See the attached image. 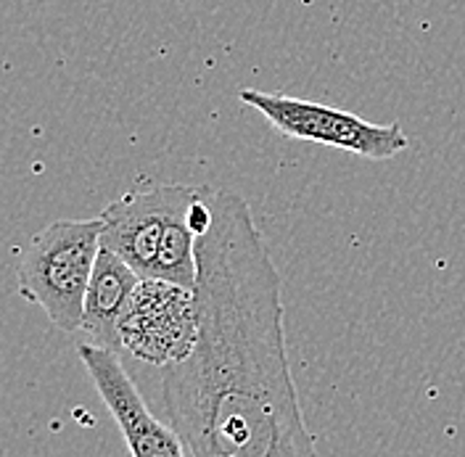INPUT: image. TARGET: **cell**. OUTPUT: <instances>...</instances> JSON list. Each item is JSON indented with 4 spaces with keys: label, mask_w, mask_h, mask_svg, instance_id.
Wrapping results in <instances>:
<instances>
[{
    "label": "cell",
    "mask_w": 465,
    "mask_h": 457,
    "mask_svg": "<svg viewBox=\"0 0 465 457\" xmlns=\"http://www.w3.org/2000/svg\"><path fill=\"white\" fill-rule=\"evenodd\" d=\"M209 209L196 343L162 368L167 418L193 457H318L291 375L281 273L238 194L212 188Z\"/></svg>",
    "instance_id": "cell-1"
},
{
    "label": "cell",
    "mask_w": 465,
    "mask_h": 457,
    "mask_svg": "<svg viewBox=\"0 0 465 457\" xmlns=\"http://www.w3.org/2000/svg\"><path fill=\"white\" fill-rule=\"evenodd\" d=\"M203 185H156L127 191L101 212V246L122 257L143 281L196 286V233L191 209Z\"/></svg>",
    "instance_id": "cell-2"
},
{
    "label": "cell",
    "mask_w": 465,
    "mask_h": 457,
    "mask_svg": "<svg viewBox=\"0 0 465 457\" xmlns=\"http://www.w3.org/2000/svg\"><path fill=\"white\" fill-rule=\"evenodd\" d=\"M101 217L56 220L43 228L19 257V293L35 302L64 333L83 328V307L101 252Z\"/></svg>",
    "instance_id": "cell-3"
},
{
    "label": "cell",
    "mask_w": 465,
    "mask_h": 457,
    "mask_svg": "<svg viewBox=\"0 0 465 457\" xmlns=\"http://www.w3.org/2000/svg\"><path fill=\"white\" fill-rule=\"evenodd\" d=\"M238 98L249 109L260 112L272 124L275 133H281L291 141L339 148V151H347L362 159H373V162L394 159L397 154L410 148V138L397 122L373 124L362 116L336 109V106L293 98L283 93H264L254 87L241 90Z\"/></svg>",
    "instance_id": "cell-4"
},
{
    "label": "cell",
    "mask_w": 465,
    "mask_h": 457,
    "mask_svg": "<svg viewBox=\"0 0 465 457\" xmlns=\"http://www.w3.org/2000/svg\"><path fill=\"white\" fill-rule=\"evenodd\" d=\"M196 333L199 313L193 291L167 281H141L119 325L122 349L156 368L185 360Z\"/></svg>",
    "instance_id": "cell-5"
},
{
    "label": "cell",
    "mask_w": 465,
    "mask_h": 457,
    "mask_svg": "<svg viewBox=\"0 0 465 457\" xmlns=\"http://www.w3.org/2000/svg\"><path fill=\"white\" fill-rule=\"evenodd\" d=\"M77 354L87 375L109 407L133 457H193L173 423H162L141 397L135 381L124 371L119 352L95 343H80Z\"/></svg>",
    "instance_id": "cell-6"
},
{
    "label": "cell",
    "mask_w": 465,
    "mask_h": 457,
    "mask_svg": "<svg viewBox=\"0 0 465 457\" xmlns=\"http://www.w3.org/2000/svg\"><path fill=\"white\" fill-rule=\"evenodd\" d=\"M141 281L143 278L124 259L101 246L90 283H87L85 307H83V328L80 331L87 333V343L122 352L119 325H122V317L127 313Z\"/></svg>",
    "instance_id": "cell-7"
}]
</instances>
